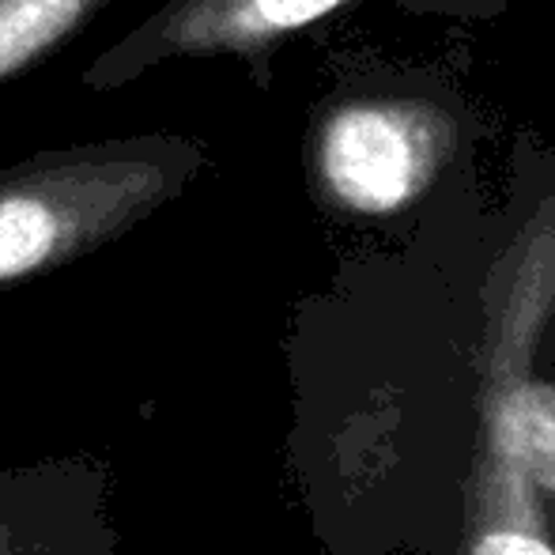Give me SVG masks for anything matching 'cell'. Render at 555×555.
Returning a JSON list of instances; mask_svg holds the SVG:
<instances>
[{
  "mask_svg": "<svg viewBox=\"0 0 555 555\" xmlns=\"http://www.w3.org/2000/svg\"><path fill=\"white\" fill-rule=\"evenodd\" d=\"M114 0H0V88L65 50Z\"/></svg>",
  "mask_w": 555,
  "mask_h": 555,
  "instance_id": "obj_5",
  "label": "cell"
},
{
  "mask_svg": "<svg viewBox=\"0 0 555 555\" xmlns=\"http://www.w3.org/2000/svg\"><path fill=\"white\" fill-rule=\"evenodd\" d=\"M212 152L182 132L46 147L0 170V292L76 264L152 220Z\"/></svg>",
  "mask_w": 555,
  "mask_h": 555,
  "instance_id": "obj_2",
  "label": "cell"
},
{
  "mask_svg": "<svg viewBox=\"0 0 555 555\" xmlns=\"http://www.w3.org/2000/svg\"><path fill=\"white\" fill-rule=\"evenodd\" d=\"M483 125L435 73H344L314 103L302 167L314 205L356 227H424L480 205Z\"/></svg>",
  "mask_w": 555,
  "mask_h": 555,
  "instance_id": "obj_1",
  "label": "cell"
},
{
  "mask_svg": "<svg viewBox=\"0 0 555 555\" xmlns=\"http://www.w3.org/2000/svg\"><path fill=\"white\" fill-rule=\"evenodd\" d=\"M393 4L412 15L483 23L511 0H167L80 73L83 91H117L152 68L182 61H234L269 91L276 57L299 35L351 8Z\"/></svg>",
  "mask_w": 555,
  "mask_h": 555,
  "instance_id": "obj_3",
  "label": "cell"
},
{
  "mask_svg": "<svg viewBox=\"0 0 555 555\" xmlns=\"http://www.w3.org/2000/svg\"><path fill=\"white\" fill-rule=\"evenodd\" d=\"M453 555H555V541L541 529H461Z\"/></svg>",
  "mask_w": 555,
  "mask_h": 555,
  "instance_id": "obj_6",
  "label": "cell"
},
{
  "mask_svg": "<svg viewBox=\"0 0 555 555\" xmlns=\"http://www.w3.org/2000/svg\"><path fill=\"white\" fill-rule=\"evenodd\" d=\"M117 476L106 457L0 461V555H117Z\"/></svg>",
  "mask_w": 555,
  "mask_h": 555,
  "instance_id": "obj_4",
  "label": "cell"
}]
</instances>
